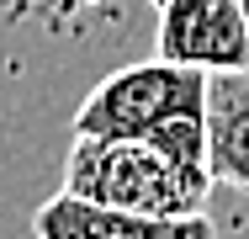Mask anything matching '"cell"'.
Instances as JSON below:
<instances>
[{
	"mask_svg": "<svg viewBox=\"0 0 249 239\" xmlns=\"http://www.w3.org/2000/svg\"><path fill=\"white\" fill-rule=\"evenodd\" d=\"M74 133L90 139H143L180 165H207V75L170 64V59H143L127 69H111L96 91L80 101Z\"/></svg>",
	"mask_w": 249,
	"mask_h": 239,
	"instance_id": "obj_1",
	"label": "cell"
},
{
	"mask_svg": "<svg viewBox=\"0 0 249 239\" xmlns=\"http://www.w3.org/2000/svg\"><path fill=\"white\" fill-rule=\"evenodd\" d=\"M212 170L180 165L175 154L154 149L143 139H90L74 133L64 154V186L101 207H127V213H154V218H180V213H207L212 202Z\"/></svg>",
	"mask_w": 249,
	"mask_h": 239,
	"instance_id": "obj_2",
	"label": "cell"
},
{
	"mask_svg": "<svg viewBox=\"0 0 249 239\" xmlns=\"http://www.w3.org/2000/svg\"><path fill=\"white\" fill-rule=\"evenodd\" d=\"M159 59L201 75L249 69V16L239 0H164L159 5Z\"/></svg>",
	"mask_w": 249,
	"mask_h": 239,
	"instance_id": "obj_3",
	"label": "cell"
},
{
	"mask_svg": "<svg viewBox=\"0 0 249 239\" xmlns=\"http://www.w3.org/2000/svg\"><path fill=\"white\" fill-rule=\"evenodd\" d=\"M32 234L37 239H217V223L207 213L154 218V213L101 207L74 191H58L32 213Z\"/></svg>",
	"mask_w": 249,
	"mask_h": 239,
	"instance_id": "obj_4",
	"label": "cell"
},
{
	"mask_svg": "<svg viewBox=\"0 0 249 239\" xmlns=\"http://www.w3.org/2000/svg\"><path fill=\"white\" fill-rule=\"evenodd\" d=\"M207 165L212 181L249 197V69L207 75Z\"/></svg>",
	"mask_w": 249,
	"mask_h": 239,
	"instance_id": "obj_5",
	"label": "cell"
},
{
	"mask_svg": "<svg viewBox=\"0 0 249 239\" xmlns=\"http://www.w3.org/2000/svg\"><path fill=\"white\" fill-rule=\"evenodd\" d=\"M239 5H244V16H249V0H239Z\"/></svg>",
	"mask_w": 249,
	"mask_h": 239,
	"instance_id": "obj_6",
	"label": "cell"
},
{
	"mask_svg": "<svg viewBox=\"0 0 249 239\" xmlns=\"http://www.w3.org/2000/svg\"><path fill=\"white\" fill-rule=\"evenodd\" d=\"M27 5H37V0H27Z\"/></svg>",
	"mask_w": 249,
	"mask_h": 239,
	"instance_id": "obj_7",
	"label": "cell"
},
{
	"mask_svg": "<svg viewBox=\"0 0 249 239\" xmlns=\"http://www.w3.org/2000/svg\"><path fill=\"white\" fill-rule=\"evenodd\" d=\"M154 5H164V0H154Z\"/></svg>",
	"mask_w": 249,
	"mask_h": 239,
	"instance_id": "obj_8",
	"label": "cell"
}]
</instances>
